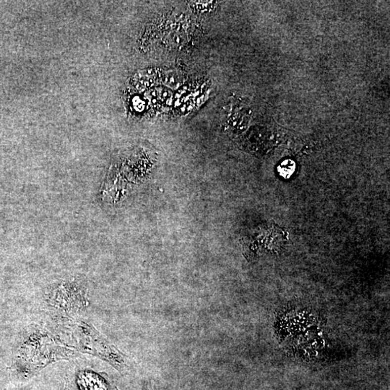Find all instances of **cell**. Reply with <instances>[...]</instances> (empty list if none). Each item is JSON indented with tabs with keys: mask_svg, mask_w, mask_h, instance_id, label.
Here are the masks:
<instances>
[{
	"mask_svg": "<svg viewBox=\"0 0 390 390\" xmlns=\"http://www.w3.org/2000/svg\"><path fill=\"white\" fill-rule=\"evenodd\" d=\"M143 390H153L151 383L150 382H145V385H144Z\"/></svg>",
	"mask_w": 390,
	"mask_h": 390,
	"instance_id": "cell-1",
	"label": "cell"
}]
</instances>
